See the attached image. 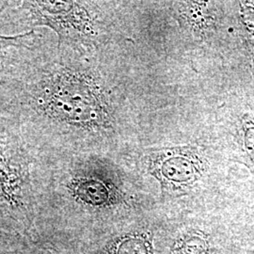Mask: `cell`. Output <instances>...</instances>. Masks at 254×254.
<instances>
[{"mask_svg":"<svg viewBox=\"0 0 254 254\" xmlns=\"http://www.w3.org/2000/svg\"><path fill=\"white\" fill-rule=\"evenodd\" d=\"M48 30L0 58V115L18 123L37 155L71 154L115 134L113 91L104 70L74 57Z\"/></svg>","mask_w":254,"mask_h":254,"instance_id":"6da1fadb","label":"cell"},{"mask_svg":"<svg viewBox=\"0 0 254 254\" xmlns=\"http://www.w3.org/2000/svg\"><path fill=\"white\" fill-rule=\"evenodd\" d=\"M38 157L18 123L0 115V230H31L38 215Z\"/></svg>","mask_w":254,"mask_h":254,"instance_id":"7a4b0ae2","label":"cell"},{"mask_svg":"<svg viewBox=\"0 0 254 254\" xmlns=\"http://www.w3.org/2000/svg\"><path fill=\"white\" fill-rule=\"evenodd\" d=\"M206 171V161L192 146L162 149L150 155L149 172L165 193L182 195L190 190Z\"/></svg>","mask_w":254,"mask_h":254,"instance_id":"3957f363","label":"cell"},{"mask_svg":"<svg viewBox=\"0 0 254 254\" xmlns=\"http://www.w3.org/2000/svg\"><path fill=\"white\" fill-rule=\"evenodd\" d=\"M106 254H154L149 232H131L117 236L105 249Z\"/></svg>","mask_w":254,"mask_h":254,"instance_id":"277c9868","label":"cell"},{"mask_svg":"<svg viewBox=\"0 0 254 254\" xmlns=\"http://www.w3.org/2000/svg\"><path fill=\"white\" fill-rule=\"evenodd\" d=\"M173 246V254H209L208 240L199 231L186 233Z\"/></svg>","mask_w":254,"mask_h":254,"instance_id":"5b68a950","label":"cell"},{"mask_svg":"<svg viewBox=\"0 0 254 254\" xmlns=\"http://www.w3.org/2000/svg\"><path fill=\"white\" fill-rule=\"evenodd\" d=\"M8 1H0V15L6 9ZM30 31L20 33L17 35H5L0 33V58L5 54L9 48L13 46H17L23 43H25L28 39Z\"/></svg>","mask_w":254,"mask_h":254,"instance_id":"8992f818","label":"cell"},{"mask_svg":"<svg viewBox=\"0 0 254 254\" xmlns=\"http://www.w3.org/2000/svg\"><path fill=\"white\" fill-rule=\"evenodd\" d=\"M7 243L6 242H2L0 243V254H6L7 252Z\"/></svg>","mask_w":254,"mask_h":254,"instance_id":"52a82bcc","label":"cell"}]
</instances>
